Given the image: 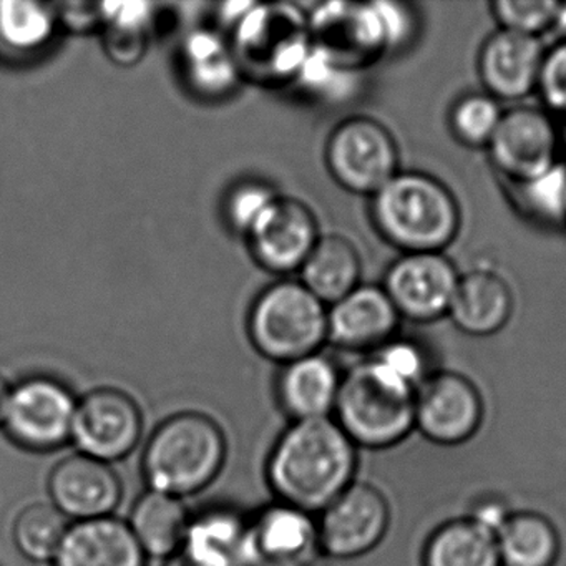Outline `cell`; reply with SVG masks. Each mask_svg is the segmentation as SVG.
Instances as JSON below:
<instances>
[{
  "instance_id": "cell-36",
  "label": "cell",
  "mask_w": 566,
  "mask_h": 566,
  "mask_svg": "<svg viewBox=\"0 0 566 566\" xmlns=\"http://www.w3.org/2000/svg\"><path fill=\"white\" fill-rule=\"evenodd\" d=\"M354 74L356 72L337 67L323 55L311 51L310 57L297 74L296 82L314 97L339 101L349 92V81Z\"/></svg>"
},
{
  "instance_id": "cell-22",
  "label": "cell",
  "mask_w": 566,
  "mask_h": 566,
  "mask_svg": "<svg viewBox=\"0 0 566 566\" xmlns=\"http://www.w3.org/2000/svg\"><path fill=\"white\" fill-rule=\"evenodd\" d=\"M343 374L319 353L284 364L277 377V400L294 420L326 419L336 409Z\"/></svg>"
},
{
  "instance_id": "cell-17",
  "label": "cell",
  "mask_w": 566,
  "mask_h": 566,
  "mask_svg": "<svg viewBox=\"0 0 566 566\" xmlns=\"http://www.w3.org/2000/svg\"><path fill=\"white\" fill-rule=\"evenodd\" d=\"M49 495L69 520L87 522L112 516L122 500V482L111 463L75 453L52 470Z\"/></svg>"
},
{
  "instance_id": "cell-32",
  "label": "cell",
  "mask_w": 566,
  "mask_h": 566,
  "mask_svg": "<svg viewBox=\"0 0 566 566\" xmlns=\"http://www.w3.org/2000/svg\"><path fill=\"white\" fill-rule=\"evenodd\" d=\"M520 211L548 227L566 223V167L558 164L548 174L525 184L510 185Z\"/></svg>"
},
{
  "instance_id": "cell-30",
  "label": "cell",
  "mask_w": 566,
  "mask_h": 566,
  "mask_svg": "<svg viewBox=\"0 0 566 566\" xmlns=\"http://www.w3.org/2000/svg\"><path fill=\"white\" fill-rule=\"evenodd\" d=\"M54 4L34 0L0 2V45L14 54L31 55L44 51L57 29Z\"/></svg>"
},
{
  "instance_id": "cell-35",
  "label": "cell",
  "mask_w": 566,
  "mask_h": 566,
  "mask_svg": "<svg viewBox=\"0 0 566 566\" xmlns=\"http://www.w3.org/2000/svg\"><path fill=\"white\" fill-rule=\"evenodd\" d=\"M277 193L260 180H243L233 185L224 198L223 213L228 227L248 237L263 214L273 207Z\"/></svg>"
},
{
  "instance_id": "cell-34",
  "label": "cell",
  "mask_w": 566,
  "mask_h": 566,
  "mask_svg": "<svg viewBox=\"0 0 566 566\" xmlns=\"http://www.w3.org/2000/svg\"><path fill=\"white\" fill-rule=\"evenodd\" d=\"M490 9L502 31L538 39L558 25L563 4L553 0H496Z\"/></svg>"
},
{
  "instance_id": "cell-1",
  "label": "cell",
  "mask_w": 566,
  "mask_h": 566,
  "mask_svg": "<svg viewBox=\"0 0 566 566\" xmlns=\"http://www.w3.org/2000/svg\"><path fill=\"white\" fill-rule=\"evenodd\" d=\"M357 470V447L336 420H301L284 430L268 460V480L280 502L321 513Z\"/></svg>"
},
{
  "instance_id": "cell-10",
  "label": "cell",
  "mask_w": 566,
  "mask_h": 566,
  "mask_svg": "<svg viewBox=\"0 0 566 566\" xmlns=\"http://www.w3.org/2000/svg\"><path fill=\"white\" fill-rule=\"evenodd\" d=\"M142 430L138 403L124 390L102 387L78 400L72 440L78 453L112 465L134 452Z\"/></svg>"
},
{
  "instance_id": "cell-29",
  "label": "cell",
  "mask_w": 566,
  "mask_h": 566,
  "mask_svg": "<svg viewBox=\"0 0 566 566\" xmlns=\"http://www.w3.org/2000/svg\"><path fill=\"white\" fill-rule=\"evenodd\" d=\"M154 24V6L147 2L102 4L104 49L122 67L138 64L147 51L148 32Z\"/></svg>"
},
{
  "instance_id": "cell-41",
  "label": "cell",
  "mask_w": 566,
  "mask_h": 566,
  "mask_svg": "<svg viewBox=\"0 0 566 566\" xmlns=\"http://www.w3.org/2000/svg\"><path fill=\"white\" fill-rule=\"evenodd\" d=\"M510 515H512V512H509L502 500L489 496V499H483L482 502L473 505L470 518L475 520L483 528L490 530V532L496 535L500 528L505 525Z\"/></svg>"
},
{
  "instance_id": "cell-19",
  "label": "cell",
  "mask_w": 566,
  "mask_h": 566,
  "mask_svg": "<svg viewBox=\"0 0 566 566\" xmlns=\"http://www.w3.org/2000/svg\"><path fill=\"white\" fill-rule=\"evenodd\" d=\"M400 316L382 286H357L327 306V343L347 350L380 349L392 340Z\"/></svg>"
},
{
  "instance_id": "cell-27",
  "label": "cell",
  "mask_w": 566,
  "mask_h": 566,
  "mask_svg": "<svg viewBox=\"0 0 566 566\" xmlns=\"http://www.w3.org/2000/svg\"><path fill=\"white\" fill-rule=\"evenodd\" d=\"M422 566H502L496 535L470 516L450 520L427 539Z\"/></svg>"
},
{
  "instance_id": "cell-38",
  "label": "cell",
  "mask_w": 566,
  "mask_h": 566,
  "mask_svg": "<svg viewBox=\"0 0 566 566\" xmlns=\"http://www.w3.org/2000/svg\"><path fill=\"white\" fill-rule=\"evenodd\" d=\"M376 359H379L384 366L389 367L392 373L412 384L417 389L423 382L426 360H423L422 350L416 344L406 343V340H389L386 346L380 347Z\"/></svg>"
},
{
  "instance_id": "cell-24",
  "label": "cell",
  "mask_w": 566,
  "mask_h": 566,
  "mask_svg": "<svg viewBox=\"0 0 566 566\" xmlns=\"http://www.w3.org/2000/svg\"><path fill=\"white\" fill-rule=\"evenodd\" d=\"M181 71L191 94L203 101H221L237 91L241 72L230 42L213 31L191 32L181 45Z\"/></svg>"
},
{
  "instance_id": "cell-42",
  "label": "cell",
  "mask_w": 566,
  "mask_h": 566,
  "mask_svg": "<svg viewBox=\"0 0 566 566\" xmlns=\"http://www.w3.org/2000/svg\"><path fill=\"white\" fill-rule=\"evenodd\" d=\"M9 394L11 386L6 382L4 377L0 376V426L4 422L6 407H8Z\"/></svg>"
},
{
  "instance_id": "cell-11",
  "label": "cell",
  "mask_w": 566,
  "mask_h": 566,
  "mask_svg": "<svg viewBox=\"0 0 566 566\" xmlns=\"http://www.w3.org/2000/svg\"><path fill=\"white\" fill-rule=\"evenodd\" d=\"M389 522L386 496L369 483L354 482L321 512V548L331 558H359L382 542Z\"/></svg>"
},
{
  "instance_id": "cell-25",
  "label": "cell",
  "mask_w": 566,
  "mask_h": 566,
  "mask_svg": "<svg viewBox=\"0 0 566 566\" xmlns=\"http://www.w3.org/2000/svg\"><path fill=\"white\" fill-rule=\"evenodd\" d=\"M190 518L184 500L148 490L135 502L127 523L147 558L168 559L180 552Z\"/></svg>"
},
{
  "instance_id": "cell-37",
  "label": "cell",
  "mask_w": 566,
  "mask_h": 566,
  "mask_svg": "<svg viewBox=\"0 0 566 566\" xmlns=\"http://www.w3.org/2000/svg\"><path fill=\"white\" fill-rule=\"evenodd\" d=\"M536 92L548 111L566 115V38L545 51Z\"/></svg>"
},
{
  "instance_id": "cell-9",
  "label": "cell",
  "mask_w": 566,
  "mask_h": 566,
  "mask_svg": "<svg viewBox=\"0 0 566 566\" xmlns=\"http://www.w3.org/2000/svg\"><path fill=\"white\" fill-rule=\"evenodd\" d=\"M486 151L510 185L525 184L559 164L562 135L548 112L522 105L503 112Z\"/></svg>"
},
{
  "instance_id": "cell-15",
  "label": "cell",
  "mask_w": 566,
  "mask_h": 566,
  "mask_svg": "<svg viewBox=\"0 0 566 566\" xmlns=\"http://www.w3.org/2000/svg\"><path fill=\"white\" fill-rule=\"evenodd\" d=\"M483 402L472 380L442 370L423 380L416 396V427L439 446H460L482 426Z\"/></svg>"
},
{
  "instance_id": "cell-31",
  "label": "cell",
  "mask_w": 566,
  "mask_h": 566,
  "mask_svg": "<svg viewBox=\"0 0 566 566\" xmlns=\"http://www.w3.org/2000/svg\"><path fill=\"white\" fill-rule=\"evenodd\" d=\"M69 528L67 516L52 503H32L15 518V546L32 562H54Z\"/></svg>"
},
{
  "instance_id": "cell-13",
  "label": "cell",
  "mask_w": 566,
  "mask_h": 566,
  "mask_svg": "<svg viewBox=\"0 0 566 566\" xmlns=\"http://www.w3.org/2000/svg\"><path fill=\"white\" fill-rule=\"evenodd\" d=\"M313 51L337 67L357 72L387 52L376 6L329 2L307 18Z\"/></svg>"
},
{
  "instance_id": "cell-23",
  "label": "cell",
  "mask_w": 566,
  "mask_h": 566,
  "mask_svg": "<svg viewBox=\"0 0 566 566\" xmlns=\"http://www.w3.org/2000/svg\"><path fill=\"white\" fill-rule=\"evenodd\" d=\"M248 518L237 510L210 509L191 516L180 555L195 566H244Z\"/></svg>"
},
{
  "instance_id": "cell-16",
  "label": "cell",
  "mask_w": 566,
  "mask_h": 566,
  "mask_svg": "<svg viewBox=\"0 0 566 566\" xmlns=\"http://www.w3.org/2000/svg\"><path fill=\"white\" fill-rule=\"evenodd\" d=\"M316 217L303 201L277 198L248 234L254 260L271 273L301 270L319 241Z\"/></svg>"
},
{
  "instance_id": "cell-43",
  "label": "cell",
  "mask_w": 566,
  "mask_h": 566,
  "mask_svg": "<svg viewBox=\"0 0 566 566\" xmlns=\"http://www.w3.org/2000/svg\"><path fill=\"white\" fill-rule=\"evenodd\" d=\"M167 566H195L191 565L190 562H188L187 558H185L184 555H180V553H177V555L171 556V558L167 559Z\"/></svg>"
},
{
  "instance_id": "cell-20",
  "label": "cell",
  "mask_w": 566,
  "mask_h": 566,
  "mask_svg": "<svg viewBox=\"0 0 566 566\" xmlns=\"http://www.w3.org/2000/svg\"><path fill=\"white\" fill-rule=\"evenodd\" d=\"M54 566H147L127 522L105 516L72 523Z\"/></svg>"
},
{
  "instance_id": "cell-4",
  "label": "cell",
  "mask_w": 566,
  "mask_h": 566,
  "mask_svg": "<svg viewBox=\"0 0 566 566\" xmlns=\"http://www.w3.org/2000/svg\"><path fill=\"white\" fill-rule=\"evenodd\" d=\"M227 460V439L211 417L180 412L151 433L144 452V475L155 492L195 495L207 489Z\"/></svg>"
},
{
  "instance_id": "cell-14",
  "label": "cell",
  "mask_w": 566,
  "mask_h": 566,
  "mask_svg": "<svg viewBox=\"0 0 566 566\" xmlns=\"http://www.w3.org/2000/svg\"><path fill=\"white\" fill-rule=\"evenodd\" d=\"M323 555L313 513L280 502L248 518L244 566H316Z\"/></svg>"
},
{
  "instance_id": "cell-2",
  "label": "cell",
  "mask_w": 566,
  "mask_h": 566,
  "mask_svg": "<svg viewBox=\"0 0 566 566\" xmlns=\"http://www.w3.org/2000/svg\"><path fill=\"white\" fill-rule=\"evenodd\" d=\"M370 220L379 237L410 253H443L462 227L452 191L422 171H397L370 197Z\"/></svg>"
},
{
  "instance_id": "cell-7",
  "label": "cell",
  "mask_w": 566,
  "mask_h": 566,
  "mask_svg": "<svg viewBox=\"0 0 566 566\" xmlns=\"http://www.w3.org/2000/svg\"><path fill=\"white\" fill-rule=\"evenodd\" d=\"M326 165L344 190L373 197L399 171V147L380 122L347 118L327 138Z\"/></svg>"
},
{
  "instance_id": "cell-12",
  "label": "cell",
  "mask_w": 566,
  "mask_h": 566,
  "mask_svg": "<svg viewBox=\"0 0 566 566\" xmlns=\"http://www.w3.org/2000/svg\"><path fill=\"white\" fill-rule=\"evenodd\" d=\"M459 280L446 254L410 253L390 264L382 287L400 317L423 324L449 314Z\"/></svg>"
},
{
  "instance_id": "cell-39",
  "label": "cell",
  "mask_w": 566,
  "mask_h": 566,
  "mask_svg": "<svg viewBox=\"0 0 566 566\" xmlns=\"http://www.w3.org/2000/svg\"><path fill=\"white\" fill-rule=\"evenodd\" d=\"M374 6L382 25L387 51L406 48L417 32L413 12L397 2H374Z\"/></svg>"
},
{
  "instance_id": "cell-21",
  "label": "cell",
  "mask_w": 566,
  "mask_h": 566,
  "mask_svg": "<svg viewBox=\"0 0 566 566\" xmlns=\"http://www.w3.org/2000/svg\"><path fill=\"white\" fill-rule=\"evenodd\" d=\"M513 304L512 290L500 274L475 270L460 276L447 317L467 336H493L509 323Z\"/></svg>"
},
{
  "instance_id": "cell-18",
  "label": "cell",
  "mask_w": 566,
  "mask_h": 566,
  "mask_svg": "<svg viewBox=\"0 0 566 566\" xmlns=\"http://www.w3.org/2000/svg\"><path fill=\"white\" fill-rule=\"evenodd\" d=\"M543 55L539 39L499 29L483 42L476 62L485 94L499 102H518L532 95Z\"/></svg>"
},
{
  "instance_id": "cell-26",
  "label": "cell",
  "mask_w": 566,
  "mask_h": 566,
  "mask_svg": "<svg viewBox=\"0 0 566 566\" xmlns=\"http://www.w3.org/2000/svg\"><path fill=\"white\" fill-rule=\"evenodd\" d=\"M363 263L359 251L339 234L321 237L301 268V283L326 306L337 303L359 286Z\"/></svg>"
},
{
  "instance_id": "cell-28",
  "label": "cell",
  "mask_w": 566,
  "mask_h": 566,
  "mask_svg": "<svg viewBox=\"0 0 566 566\" xmlns=\"http://www.w3.org/2000/svg\"><path fill=\"white\" fill-rule=\"evenodd\" d=\"M502 566H555L559 535L555 525L536 512H515L496 533Z\"/></svg>"
},
{
  "instance_id": "cell-6",
  "label": "cell",
  "mask_w": 566,
  "mask_h": 566,
  "mask_svg": "<svg viewBox=\"0 0 566 566\" xmlns=\"http://www.w3.org/2000/svg\"><path fill=\"white\" fill-rule=\"evenodd\" d=\"M248 333L266 359L294 363L327 343V306L301 281H280L254 301Z\"/></svg>"
},
{
  "instance_id": "cell-8",
  "label": "cell",
  "mask_w": 566,
  "mask_h": 566,
  "mask_svg": "<svg viewBox=\"0 0 566 566\" xmlns=\"http://www.w3.org/2000/svg\"><path fill=\"white\" fill-rule=\"evenodd\" d=\"M77 402L65 384L52 377H31L11 387L2 426L24 449H59L72 440Z\"/></svg>"
},
{
  "instance_id": "cell-44",
  "label": "cell",
  "mask_w": 566,
  "mask_h": 566,
  "mask_svg": "<svg viewBox=\"0 0 566 566\" xmlns=\"http://www.w3.org/2000/svg\"><path fill=\"white\" fill-rule=\"evenodd\" d=\"M562 148H565L566 150V130L565 134L562 135Z\"/></svg>"
},
{
  "instance_id": "cell-5",
  "label": "cell",
  "mask_w": 566,
  "mask_h": 566,
  "mask_svg": "<svg viewBox=\"0 0 566 566\" xmlns=\"http://www.w3.org/2000/svg\"><path fill=\"white\" fill-rule=\"evenodd\" d=\"M241 77L266 87L296 81L313 51L307 15L293 4H253L231 34Z\"/></svg>"
},
{
  "instance_id": "cell-33",
  "label": "cell",
  "mask_w": 566,
  "mask_h": 566,
  "mask_svg": "<svg viewBox=\"0 0 566 566\" xmlns=\"http://www.w3.org/2000/svg\"><path fill=\"white\" fill-rule=\"evenodd\" d=\"M500 102L489 94H465L449 112V128L463 147L486 148L502 120Z\"/></svg>"
},
{
  "instance_id": "cell-40",
  "label": "cell",
  "mask_w": 566,
  "mask_h": 566,
  "mask_svg": "<svg viewBox=\"0 0 566 566\" xmlns=\"http://www.w3.org/2000/svg\"><path fill=\"white\" fill-rule=\"evenodd\" d=\"M59 25H64L71 32H91L102 29V4H85V2H71V4L55 6Z\"/></svg>"
},
{
  "instance_id": "cell-3",
  "label": "cell",
  "mask_w": 566,
  "mask_h": 566,
  "mask_svg": "<svg viewBox=\"0 0 566 566\" xmlns=\"http://www.w3.org/2000/svg\"><path fill=\"white\" fill-rule=\"evenodd\" d=\"M416 396L417 387L374 357L343 374L334 420L356 447L389 449L416 429Z\"/></svg>"
}]
</instances>
